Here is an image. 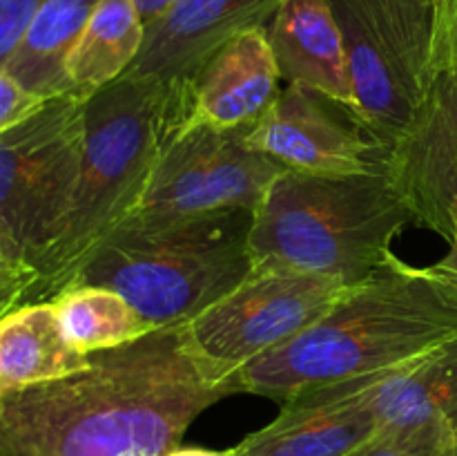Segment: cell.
I'll list each match as a JSON object with an SVG mask.
<instances>
[{
	"label": "cell",
	"mask_w": 457,
	"mask_h": 456,
	"mask_svg": "<svg viewBox=\"0 0 457 456\" xmlns=\"http://www.w3.org/2000/svg\"><path fill=\"white\" fill-rule=\"evenodd\" d=\"M239 392V371L204 356L190 322L159 326L89 353L76 374L0 396V456H163Z\"/></svg>",
	"instance_id": "obj_1"
},
{
	"label": "cell",
	"mask_w": 457,
	"mask_h": 456,
	"mask_svg": "<svg viewBox=\"0 0 457 456\" xmlns=\"http://www.w3.org/2000/svg\"><path fill=\"white\" fill-rule=\"evenodd\" d=\"M457 335V286L388 255L315 326L239 371L241 392L288 402L404 367Z\"/></svg>",
	"instance_id": "obj_2"
},
{
	"label": "cell",
	"mask_w": 457,
	"mask_h": 456,
	"mask_svg": "<svg viewBox=\"0 0 457 456\" xmlns=\"http://www.w3.org/2000/svg\"><path fill=\"white\" fill-rule=\"evenodd\" d=\"M187 119V85L120 76L85 101V139L71 204L36 262L25 304L49 302L141 204L161 155Z\"/></svg>",
	"instance_id": "obj_3"
},
{
	"label": "cell",
	"mask_w": 457,
	"mask_h": 456,
	"mask_svg": "<svg viewBox=\"0 0 457 456\" xmlns=\"http://www.w3.org/2000/svg\"><path fill=\"white\" fill-rule=\"evenodd\" d=\"M413 213L386 173L284 170L254 208L253 268L320 273L360 284L388 255Z\"/></svg>",
	"instance_id": "obj_4"
},
{
	"label": "cell",
	"mask_w": 457,
	"mask_h": 456,
	"mask_svg": "<svg viewBox=\"0 0 457 456\" xmlns=\"http://www.w3.org/2000/svg\"><path fill=\"white\" fill-rule=\"evenodd\" d=\"M253 217L254 210L230 208L172 222L123 224L70 286L116 291L154 326L190 322L253 273Z\"/></svg>",
	"instance_id": "obj_5"
},
{
	"label": "cell",
	"mask_w": 457,
	"mask_h": 456,
	"mask_svg": "<svg viewBox=\"0 0 457 456\" xmlns=\"http://www.w3.org/2000/svg\"><path fill=\"white\" fill-rule=\"evenodd\" d=\"M346 49L355 112L382 146L413 121L436 79V0H328Z\"/></svg>",
	"instance_id": "obj_6"
},
{
	"label": "cell",
	"mask_w": 457,
	"mask_h": 456,
	"mask_svg": "<svg viewBox=\"0 0 457 456\" xmlns=\"http://www.w3.org/2000/svg\"><path fill=\"white\" fill-rule=\"evenodd\" d=\"M85 101L76 94L47 98L0 134V240L31 271L71 204L83 156Z\"/></svg>",
	"instance_id": "obj_7"
},
{
	"label": "cell",
	"mask_w": 457,
	"mask_h": 456,
	"mask_svg": "<svg viewBox=\"0 0 457 456\" xmlns=\"http://www.w3.org/2000/svg\"><path fill=\"white\" fill-rule=\"evenodd\" d=\"M284 170L245 146L241 130L183 123L125 224L172 222L230 208L254 210Z\"/></svg>",
	"instance_id": "obj_8"
},
{
	"label": "cell",
	"mask_w": 457,
	"mask_h": 456,
	"mask_svg": "<svg viewBox=\"0 0 457 456\" xmlns=\"http://www.w3.org/2000/svg\"><path fill=\"white\" fill-rule=\"evenodd\" d=\"M355 284L320 273L253 268L235 291L190 320L210 360L241 371L315 326Z\"/></svg>",
	"instance_id": "obj_9"
},
{
	"label": "cell",
	"mask_w": 457,
	"mask_h": 456,
	"mask_svg": "<svg viewBox=\"0 0 457 456\" xmlns=\"http://www.w3.org/2000/svg\"><path fill=\"white\" fill-rule=\"evenodd\" d=\"M245 146L286 170L355 174L382 170L386 146L351 107L303 83H288L270 110L241 132Z\"/></svg>",
	"instance_id": "obj_10"
},
{
	"label": "cell",
	"mask_w": 457,
	"mask_h": 456,
	"mask_svg": "<svg viewBox=\"0 0 457 456\" xmlns=\"http://www.w3.org/2000/svg\"><path fill=\"white\" fill-rule=\"evenodd\" d=\"M384 173L413 222L449 241L457 204V74H436L409 128L386 148Z\"/></svg>",
	"instance_id": "obj_11"
},
{
	"label": "cell",
	"mask_w": 457,
	"mask_h": 456,
	"mask_svg": "<svg viewBox=\"0 0 457 456\" xmlns=\"http://www.w3.org/2000/svg\"><path fill=\"white\" fill-rule=\"evenodd\" d=\"M281 0H179L145 27V40L123 76L187 85L201 65L239 31L266 27Z\"/></svg>",
	"instance_id": "obj_12"
},
{
	"label": "cell",
	"mask_w": 457,
	"mask_h": 456,
	"mask_svg": "<svg viewBox=\"0 0 457 456\" xmlns=\"http://www.w3.org/2000/svg\"><path fill=\"white\" fill-rule=\"evenodd\" d=\"M281 92V74L263 27L239 31L187 80L186 125L248 130Z\"/></svg>",
	"instance_id": "obj_13"
},
{
	"label": "cell",
	"mask_w": 457,
	"mask_h": 456,
	"mask_svg": "<svg viewBox=\"0 0 457 456\" xmlns=\"http://www.w3.org/2000/svg\"><path fill=\"white\" fill-rule=\"evenodd\" d=\"M321 392L360 402L370 411L379 432L422 427L457 432V335L404 367L321 387Z\"/></svg>",
	"instance_id": "obj_14"
},
{
	"label": "cell",
	"mask_w": 457,
	"mask_h": 456,
	"mask_svg": "<svg viewBox=\"0 0 457 456\" xmlns=\"http://www.w3.org/2000/svg\"><path fill=\"white\" fill-rule=\"evenodd\" d=\"M378 432L360 402L315 389L284 402L270 425L232 447V456H351Z\"/></svg>",
	"instance_id": "obj_15"
},
{
	"label": "cell",
	"mask_w": 457,
	"mask_h": 456,
	"mask_svg": "<svg viewBox=\"0 0 457 456\" xmlns=\"http://www.w3.org/2000/svg\"><path fill=\"white\" fill-rule=\"evenodd\" d=\"M263 30L281 80L320 89L355 112L346 49L328 0H281Z\"/></svg>",
	"instance_id": "obj_16"
},
{
	"label": "cell",
	"mask_w": 457,
	"mask_h": 456,
	"mask_svg": "<svg viewBox=\"0 0 457 456\" xmlns=\"http://www.w3.org/2000/svg\"><path fill=\"white\" fill-rule=\"evenodd\" d=\"M89 365L62 331L54 302H29L0 317V396L65 378Z\"/></svg>",
	"instance_id": "obj_17"
},
{
	"label": "cell",
	"mask_w": 457,
	"mask_h": 456,
	"mask_svg": "<svg viewBox=\"0 0 457 456\" xmlns=\"http://www.w3.org/2000/svg\"><path fill=\"white\" fill-rule=\"evenodd\" d=\"M98 0H45L4 72L40 98L70 94L67 58Z\"/></svg>",
	"instance_id": "obj_18"
},
{
	"label": "cell",
	"mask_w": 457,
	"mask_h": 456,
	"mask_svg": "<svg viewBox=\"0 0 457 456\" xmlns=\"http://www.w3.org/2000/svg\"><path fill=\"white\" fill-rule=\"evenodd\" d=\"M145 40L134 0H98L67 58L70 94L89 98L119 80L137 61Z\"/></svg>",
	"instance_id": "obj_19"
},
{
	"label": "cell",
	"mask_w": 457,
	"mask_h": 456,
	"mask_svg": "<svg viewBox=\"0 0 457 456\" xmlns=\"http://www.w3.org/2000/svg\"><path fill=\"white\" fill-rule=\"evenodd\" d=\"M52 302L70 342L87 356L134 342L159 329L123 295L103 286H70Z\"/></svg>",
	"instance_id": "obj_20"
},
{
	"label": "cell",
	"mask_w": 457,
	"mask_h": 456,
	"mask_svg": "<svg viewBox=\"0 0 457 456\" xmlns=\"http://www.w3.org/2000/svg\"><path fill=\"white\" fill-rule=\"evenodd\" d=\"M457 432L422 427L411 432H378L351 456H455Z\"/></svg>",
	"instance_id": "obj_21"
},
{
	"label": "cell",
	"mask_w": 457,
	"mask_h": 456,
	"mask_svg": "<svg viewBox=\"0 0 457 456\" xmlns=\"http://www.w3.org/2000/svg\"><path fill=\"white\" fill-rule=\"evenodd\" d=\"M45 0H0V72L16 54L27 27Z\"/></svg>",
	"instance_id": "obj_22"
},
{
	"label": "cell",
	"mask_w": 457,
	"mask_h": 456,
	"mask_svg": "<svg viewBox=\"0 0 457 456\" xmlns=\"http://www.w3.org/2000/svg\"><path fill=\"white\" fill-rule=\"evenodd\" d=\"M433 67L436 74H457V0H436Z\"/></svg>",
	"instance_id": "obj_23"
},
{
	"label": "cell",
	"mask_w": 457,
	"mask_h": 456,
	"mask_svg": "<svg viewBox=\"0 0 457 456\" xmlns=\"http://www.w3.org/2000/svg\"><path fill=\"white\" fill-rule=\"evenodd\" d=\"M34 280V271L18 264L0 240V317L25 304Z\"/></svg>",
	"instance_id": "obj_24"
},
{
	"label": "cell",
	"mask_w": 457,
	"mask_h": 456,
	"mask_svg": "<svg viewBox=\"0 0 457 456\" xmlns=\"http://www.w3.org/2000/svg\"><path fill=\"white\" fill-rule=\"evenodd\" d=\"M47 98H40L22 88L16 79L0 72V134L22 123L27 116L34 114Z\"/></svg>",
	"instance_id": "obj_25"
},
{
	"label": "cell",
	"mask_w": 457,
	"mask_h": 456,
	"mask_svg": "<svg viewBox=\"0 0 457 456\" xmlns=\"http://www.w3.org/2000/svg\"><path fill=\"white\" fill-rule=\"evenodd\" d=\"M449 253L440 259L437 264H433V271L440 273L442 277H446L449 282H453L457 286V204L451 215V240H449Z\"/></svg>",
	"instance_id": "obj_26"
},
{
	"label": "cell",
	"mask_w": 457,
	"mask_h": 456,
	"mask_svg": "<svg viewBox=\"0 0 457 456\" xmlns=\"http://www.w3.org/2000/svg\"><path fill=\"white\" fill-rule=\"evenodd\" d=\"M177 3L179 0H134V4H137L138 9V16H141L145 27H150L154 21H159V18L163 16V13H168Z\"/></svg>",
	"instance_id": "obj_27"
},
{
	"label": "cell",
	"mask_w": 457,
	"mask_h": 456,
	"mask_svg": "<svg viewBox=\"0 0 457 456\" xmlns=\"http://www.w3.org/2000/svg\"><path fill=\"white\" fill-rule=\"evenodd\" d=\"M163 456H232V450H205V447H183L177 445Z\"/></svg>",
	"instance_id": "obj_28"
},
{
	"label": "cell",
	"mask_w": 457,
	"mask_h": 456,
	"mask_svg": "<svg viewBox=\"0 0 457 456\" xmlns=\"http://www.w3.org/2000/svg\"><path fill=\"white\" fill-rule=\"evenodd\" d=\"M455 456H457V454H455Z\"/></svg>",
	"instance_id": "obj_29"
}]
</instances>
